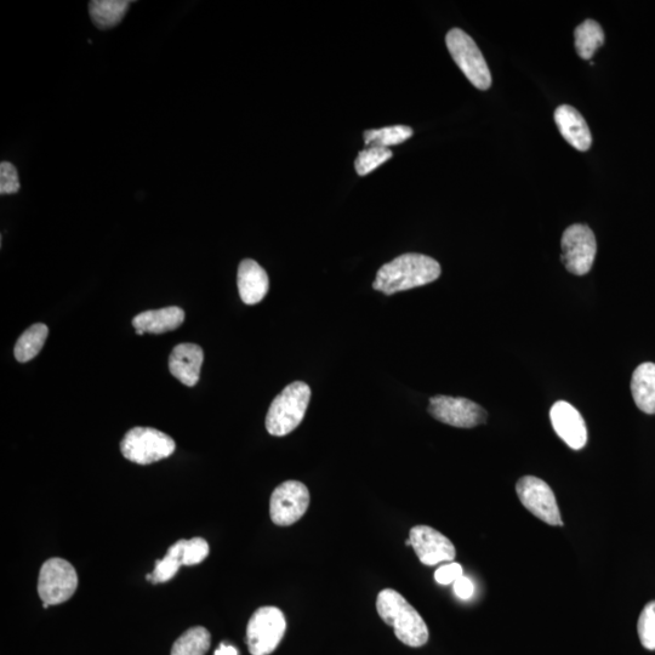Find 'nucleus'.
Masks as SVG:
<instances>
[{
  "mask_svg": "<svg viewBox=\"0 0 655 655\" xmlns=\"http://www.w3.org/2000/svg\"><path fill=\"white\" fill-rule=\"evenodd\" d=\"M632 397L637 408L646 414H655V364L642 363L631 379Z\"/></svg>",
  "mask_w": 655,
  "mask_h": 655,
  "instance_id": "a211bd4d",
  "label": "nucleus"
},
{
  "mask_svg": "<svg viewBox=\"0 0 655 655\" xmlns=\"http://www.w3.org/2000/svg\"><path fill=\"white\" fill-rule=\"evenodd\" d=\"M390 148L368 147L356 158L355 168L358 175L364 176L374 172L392 157Z\"/></svg>",
  "mask_w": 655,
  "mask_h": 655,
  "instance_id": "393cba45",
  "label": "nucleus"
},
{
  "mask_svg": "<svg viewBox=\"0 0 655 655\" xmlns=\"http://www.w3.org/2000/svg\"><path fill=\"white\" fill-rule=\"evenodd\" d=\"M441 272V265L430 256L404 254L381 267L373 288L386 295L406 292L437 281Z\"/></svg>",
  "mask_w": 655,
  "mask_h": 655,
  "instance_id": "f257e3e1",
  "label": "nucleus"
},
{
  "mask_svg": "<svg viewBox=\"0 0 655 655\" xmlns=\"http://www.w3.org/2000/svg\"><path fill=\"white\" fill-rule=\"evenodd\" d=\"M409 539L419 560L425 566H436L442 562H452L457 550L446 535L429 526H415L410 529Z\"/></svg>",
  "mask_w": 655,
  "mask_h": 655,
  "instance_id": "f8f14e48",
  "label": "nucleus"
},
{
  "mask_svg": "<svg viewBox=\"0 0 655 655\" xmlns=\"http://www.w3.org/2000/svg\"><path fill=\"white\" fill-rule=\"evenodd\" d=\"M19 174L13 164L3 162L0 164V193L2 195H13L19 192Z\"/></svg>",
  "mask_w": 655,
  "mask_h": 655,
  "instance_id": "cd10ccee",
  "label": "nucleus"
},
{
  "mask_svg": "<svg viewBox=\"0 0 655 655\" xmlns=\"http://www.w3.org/2000/svg\"><path fill=\"white\" fill-rule=\"evenodd\" d=\"M524 508L549 526H563L561 511L549 484L538 477L524 476L516 484Z\"/></svg>",
  "mask_w": 655,
  "mask_h": 655,
  "instance_id": "9d476101",
  "label": "nucleus"
},
{
  "mask_svg": "<svg viewBox=\"0 0 655 655\" xmlns=\"http://www.w3.org/2000/svg\"><path fill=\"white\" fill-rule=\"evenodd\" d=\"M175 448L172 437L152 427H134L121 442L123 457L139 465H150L167 459L175 452Z\"/></svg>",
  "mask_w": 655,
  "mask_h": 655,
  "instance_id": "20e7f679",
  "label": "nucleus"
},
{
  "mask_svg": "<svg viewBox=\"0 0 655 655\" xmlns=\"http://www.w3.org/2000/svg\"><path fill=\"white\" fill-rule=\"evenodd\" d=\"M463 575V567L459 563L452 562L438 568L435 573V579L438 584L449 585L457 582Z\"/></svg>",
  "mask_w": 655,
  "mask_h": 655,
  "instance_id": "c85d7f7f",
  "label": "nucleus"
},
{
  "mask_svg": "<svg viewBox=\"0 0 655 655\" xmlns=\"http://www.w3.org/2000/svg\"><path fill=\"white\" fill-rule=\"evenodd\" d=\"M130 2L124 0H94L90 3V16L102 30L119 24L127 13Z\"/></svg>",
  "mask_w": 655,
  "mask_h": 655,
  "instance_id": "412c9836",
  "label": "nucleus"
},
{
  "mask_svg": "<svg viewBox=\"0 0 655 655\" xmlns=\"http://www.w3.org/2000/svg\"><path fill=\"white\" fill-rule=\"evenodd\" d=\"M212 636L203 626H195L186 630L178 640L175 641L172 654L170 655H205L212 645Z\"/></svg>",
  "mask_w": 655,
  "mask_h": 655,
  "instance_id": "4be33fe9",
  "label": "nucleus"
},
{
  "mask_svg": "<svg viewBox=\"0 0 655 655\" xmlns=\"http://www.w3.org/2000/svg\"><path fill=\"white\" fill-rule=\"evenodd\" d=\"M413 129L407 125H395V127H386L381 129L364 131V142L368 147H383L403 144L409 138H412Z\"/></svg>",
  "mask_w": 655,
  "mask_h": 655,
  "instance_id": "5701e85b",
  "label": "nucleus"
},
{
  "mask_svg": "<svg viewBox=\"0 0 655 655\" xmlns=\"http://www.w3.org/2000/svg\"><path fill=\"white\" fill-rule=\"evenodd\" d=\"M574 39L580 58L590 60L605 43V32L595 20H586L575 28Z\"/></svg>",
  "mask_w": 655,
  "mask_h": 655,
  "instance_id": "6ab92c4d",
  "label": "nucleus"
},
{
  "mask_svg": "<svg viewBox=\"0 0 655 655\" xmlns=\"http://www.w3.org/2000/svg\"><path fill=\"white\" fill-rule=\"evenodd\" d=\"M637 632L642 646L648 651H655V601L649 602L643 608L637 623Z\"/></svg>",
  "mask_w": 655,
  "mask_h": 655,
  "instance_id": "bb28decb",
  "label": "nucleus"
},
{
  "mask_svg": "<svg viewBox=\"0 0 655 655\" xmlns=\"http://www.w3.org/2000/svg\"><path fill=\"white\" fill-rule=\"evenodd\" d=\"M310 492L304 483L287 481L279 484L270 499V516L279 527L293 526L306 514Z\"/></svg>",
  "mask_w": 655,
  "mask_h": 655,
  "instance_id": "1a4fd4ad",
  "label": "nucleus"
},
{
  "mask_svg": "<svg viewBox=\"0 0 655 655\" xmlns=\"http://www.w3.org/2000/svg\"><path fill=\"white\" fill-rule=\"evenodd\" d=\"M204 352L196 344H180L169 356V370L180 383L193 387L201 378Z\"/></svg>",
  "mask_w": 655,
  "mask_h": 655,
  "instance_id": "4468645a",
  "label": "nucleus"
},
{
  "mask_svg": "<svg viewBox=\"0 0 655 655\" xmlns=\"http://www.w3.org/2000/svg\"><path fill=\"white\" fill-rule=\"evenodd\" d=\"M552 427L558 437L574 451H580L588 442V429L582 414L572 404L558 401L550 410Z\"/></svg>",
  "mask_w": 655,
  "mask_h": 655,
  "instance_id": "ddd939ff",
  "label": "nucleus"
},
{
  "mask_svg": "<svg viewBox=\"0 0 655 655\" xmlns=\"http://www.w3.org/2000/svg\"><path fill=\"white\" fill-rule=\"evenodd\" d=\"M49 329L43 323L33 324L24 334L20 336L15 345V358L20 363L33 360L42 351L47 341Z\"/></svg>",
  "mask_w": 655,
  "mask_h": 655,
  "instance_id": "aec40b11",
  "label": "nucleus"
},
{
  "mask_svg": "<svg viewBox=\"0 0 655 655\" xmlns=\"http://www.w3.org/2000/svg\"><path fill=\"white\" fill-rule=\"evenodd\" d=\"M78 575L70 562L50 558L43 563L38 578V594L45 605L58 606L76 594Z\"/></svg>",
  "mask_w": 655,
  "mask_h": 655,
  "instance_id": "0eeeda50",
  "label": "nucleus"
},
{
  "mask_svg": "<svg viewBox=\"0 0 655 655\" xmlns=\"http://www.w3.org/2000/svg\"><path fill=\"white\" fill-rule=\"evenodd\" d=\"M561 260L568 272L584 276L594 265L597 253L595 233L589 226L575 224L569 226L561 239Z\"/></svg>",
  "mask_w": 655,
  "mask_h": 655,
  "instance_id": "6e6552de",
  "label": "nucleus"
},
{
  "mask_svg": "<svg viewBox=\"0 0 655 655\" xmlns=\"http://www.w3.org/2000/svg\"><path fill=\"white\" fill-rule=\"evenodd\" d=\"M555 122L561 135L578 151H588L592 145V135L588 123L578 110L562 105L555 112Z\"/></svg>",
  "mask_w": 655,
  "mask_h": 655,
  "instance_id": "dca6fc26",
  "label": "nucleus"
},
{
  "mask_svg": "<svg viewBox=\"0 0 655 655\" xmlns=\"http://www.w3.org/2000/svg\"><path fill=\"white\" fill-rule=\"evenodd\" d=\"M377 609L380 618L392 626L398 640L414 648L423 647L429 641V628L417 609L400 592L384 589L379 592Z\"/></svg>",
  "mask_w": 655,
  "mask_h": 655,
  "instance_id": "f03ea898",
  "label": "nucleus"
},
{
  "mask_svg": "<svg viewBox=\"0 0 655 655\" xmlns=\"http://www.w3.org/2000/svg\"><path fill=\"white\" fill-rule=\"evenodd\" d=\"M135 332H136V334H138V335H144V334H145L144 332H142V330H135Z\"/></svg>",
  "mask_w": 655,
  "mask_h": 655,
  "instance_id": "2f4dec72",
  "label": "nucleus"
},
{
  "mask_svg": "<svg viewBox=\"0 0 655 655\" xmlns=\"http://www.w3.org/2000/svg\"><path fill=\"white\" fill-rule=\"evenodd\" d=\"M214 655H239L237 648L222 642Z\"/></svg>",
  "mask_w": 655,
  "mask_h": 655,
  "instance_id": "7c9ffc66",
  "label": "nucleus"
},
{
  "mask_svg": "<svg viewBox=\"0 0 655 655\" xmlns=\"http://www.w3.org/2000/svg\"><path fill=\"white\" fill-rule=\"evenodd\" d=\"M429 413L441 423L459 429H472L487 420L486 410L463 397H431Z\"/></svg>",
  "mask_w": 655,
  "mask_h": 655,
  "instance_id": "9b49d317",
  "label": "nucleus"
},
{
  "mask_svg": "<svg viewBox=\"0 0 655 655\" xmlns=\"http://www.w3.org/2000/svg\"><path fill=\"white\" fill-rule=\"evenodd\" d=\"M184 321L185 311L178 306H170L140 313L135 316L133 326L145 334H164L178 329Z\"/></svg>",
  "mask_w": 655,
  "mask_h": 655,
  "instance_id": "f3484780",
  "label": "nucleus"
},
{
  "mask_svg": "<svg viewBox=\"0 0 655 655\" xmlns=\"http://www.w3.org/2000/svg\"><path fill=\"white\" fill-rule=\"evenodd\" d=\"M239 295L246 305H256L264 300L270 289V279L258 262L246 259L238 267Z\"/></svg>",
  "mask_w": 655,
  "mask_h": 655,
  "instance_id": "2eb2a0df",
  "label": "nucleus"
},
{
  "mask_svg": "<svg viewBox=\"0 0 655 655\" xmlns=\"http://www.w3.org/2000/svg\"><path fill=\"white\" fill-rule=\"evenodd\" d=\"M182 567L181 540L170 546L167 555L156 562L155 571L151 573V583H167L172 580Z\"/></svg>",
  "mask_w": 655,
  "mask_h": 655,
  "instance_id": "b1692460",
  "label": "nucleus"
},
{
  "mask_svg": "<svg viewBox=\"0 0 655 655\" xmlns=\"http://www.w3.org/2000/svg\"><path fill=\"white\" fill-rule=\"evenodd\" d=\"M286 631V615L281 609L272 606L256 609L247 626L246 642L250 654H272L282 642Z\"/></svg>",
  "mask_w": 655,
  "mask_h": 655,
  "instance_id": "39448f33",
  "label": "nucleus"
},
{
  "mask_svg": "<svg viewBox=\"0 0 655 655\" xmlns=\"http://www.w3.org/2000/svg\"><path fill=\"white\" fill-rule=\"evenodd\" d=\"M311 400L310 386L295 381L271 403L266 415V430L271 436L284 437L298 427L305 418Z\"/></svg>",
  "mask_w": 655,
  "mask_h": 655,
  "instance_id": "7ed1b4c3",
  "label": "nucleus"
},
{
  "mask_svg": "<svg viewBox=\"0 0 655 655\" xmlns=\"http://www.w3.org/2000/svg\"><path fill=\"white\" fill-rule=\"evenodd\" d=\"M210 548L208 541L203 538H192L181 540L182 566H196L202 563L209 556Z\"/></svg>",
  "mask_w": 655,
  "mask_h": 655,
  "instance_id": "a878e982",
  "label": "nucleus"
},
{
  "mask_svg": "<svg viewBox=\"0 0 655 655\" xmlns=\"http://www.w3.org/2000/svg\"><path fill=\"white\" fill-rule=\"evenodd\" d=\"M454 594L457 595L460 600H470L474 596L475 585L471 582L470 578L460 577L457 582L453 584Z\"/></svg>",
  "mask_w": 655,
  "mask_h": 655,
  "instance_id": "c756f323",
  "label": "nucleus"
},
{
  "mask_svg": "<svg viewBox=\"0 0 655 655\" xmlns=\"http://www.w3.org/2000/svg\"><path fill=\"white\" fill-rule=\"evenodd\" d=\"M446 43L455 64L463 71L470 83L480 90L491 88V71L474 39L460 28H453L447 34Z\"/></svg>",
  "mask_w": 655,
  "mask_h": 655,
  "instance_id": "423d86ee",
  "label": "nucleus"
}]
</instances>
